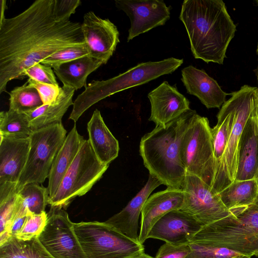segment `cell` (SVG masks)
I'll return each mask as SVG.
<instances>
[{
  "mask_svg": "<svg viewBox=\"0 0 258 258\" xmlns=\"http://www.w3.org/2000/svg\"><path fill=\"white\" fill-rule=\"evenodd\" d=\"M62 122L33 132L26 164L17 183L19 190L29 183H42L48 178L55 159L67 137Z\"/></svg>",
  "mask_w": 258,
  "mask_h": 258,
  "instance_id": "cell-10",
  "label": "cell"
},
{
  "mask_svg": "<svg viewBox=\"0 0 258 258\" xmlns=\"http://www.w3.org/2000/svg\"><path fill=\"white\" fill-rule=\"evenodd\" d=\"M0 258H54L35 237L23 241L12 236L0 246Z\"/></svg>",
  "mask_w": 258,
  "mask_h": 258,
  "instance_id": "cell-29",
  "label": "cell"
},
{
  "mask_svg": "<svg viewBox=\"0 0 258 258\" xmlns=\"http://www.w3.org/2000/svg\"><path fill=\"white\" fill-rule=\"evenodd\" d=\"M257 52L258 53V44H257Z\"/></svg>",
  "mask_w": 258,
  "mask_h": 258,
  "instance_id": "cell-46",
  "label": "cell"
},
{
  "mask_svg": "<svg viewBox=\"0 0 258 258\" xmlns=\"http://www.w3.org/2000/svg\"><path fill=\"white\" fill-rule=\"evenodd\" d=\"M254 179L256 180V183H257V185H258V171H257V173H256V174L255 175V176Z\"/></svg>",
  "mask_w": 258,
  "mask_h": 258,
  "instance_id": "cell-42",
  "label": "cell"
},
{
  "mask_svg": "<svg viewBox=\"0 0 258 258\" xmlns=\"http://www.w3.org/2000/svg\"><path fill=\"white\" fill-rule=\"evenodd\" d=\"M180 153L186 173L198 177L211 187L215 160L211 127L207 117L195 114L182 137Z\"/></svg>",
  "mask_w": 258,
  "mask_h": 258,
  "instance_id": "cell-9",
  "label": "cell"
},
{
  "mask_svg": "<svg viewBox=\"0 0 258 258\" xmlns=\"http://www.w3.org/2000/svg\"><path fill=\"white\" fill-rule=\"evenodd\" d=\"M194 57L222 64L236 25L222 0H185L179 17Z\"/></svg>",
  "mask_w": 258,
  "mask_h": 258,
  "instance_id": "cell-2",
  "label": "cell"
},
{
  "mask_svg": "<svg viewBox=\"0 0 258 258\" xmlns=\"http://www.w3.org/2000/svg\"><path fill=\"white\" fill-rule=\"evenodd\" d=\"M258 171V103L243 128L235 180L254 179Z\"/></svg>",
  "mask_w": 258,
  "mask_h": 258,
  "instance_id": "cell-20",
  "label": "cell"
},
{
  "mask_svg": "<svg viewBox=\"0 0 258 258\" xmlns=\"http://www.w3.org/2000/svg\"><path fill=\"white\" fill-rule=\"evenodd\" d=\"M1 20L0 23H2L5 19L4 17L5 10L7 8L6 6V1L1 0Z\"/></svg>",
  "mask_w": 258,
  "mask_h": 258,
  "instance_id": "cell-40",
  "label": "cell"
},
{
  "mask_svg": "<svg viewBox=\"0 0 258 258\" xmlns=\"http://www.w3.org/2000/svg\"><path fill=\"white\" fill-rule=\"evenodd\" d=\"M115 5L130 20L127 42L156 27L164 25L170 17V7L162 0H115Z\"/></svg>",
  "mask_w": 258,
  "mask_h": 258,
  "instance_id": "cell-13",
  "label": "cell"
},
{
  "mask_svg": "<svg viewBox=\"0 0 258 258\" xmlns=\"http://www.w3.org/2000/svg\"><path fill=\"white\" fill-rule=\"evenodd\" d=\"M33 131L25 113L10 109L0 113V134L15 139L29 138Z\"/></svg>",
  "mask_w": 258,
  "mask_h": 258,
  "instance_id": "cell-30",
  "label": "cell"
},
{
  "mask_svg": "<svg viewBox=\"0 0 258 258\" xmlns=\"http://www.w3.org/2000/svg\"><path fill=\"white\" fill-rule=\"evenodd\" d=\"M89 141L96 156L103 164L109 165L118 155L117 139L106 125L100 111L96 109L87 124Z\"/></svg>",
  "mask_w": 258,
  "mask_h": 258,
  "instance_id": "cell-22",
  "label": "cell"
},
{
  "mask_svg": "<svg viewBox=\"0 0 258 258\" xmlns=\"http://www.w3.org/2000/svg\"><path fill=\"white\" fill-rule=\"evenodd\" d=\"M103 63L90 55L59 64L54 68V72L61 81L63 86L75 90L86 87L87 77Z\"/></svg>",
  "mask_w": 258,
  "mask_h": 258,
  "instance_id": "cell-25",
  "label": "cell"
},
{
  "mask_svg": "<svg viewBox=\"0 0 258 258\" xmlns=\"http://www.w3.org/2000/svg\"><path fill=\"white\" fill-rule=\"evenodd\" d=\"M183 62V59L174 57L141 62L107 80L93 81L75 99L69 119L76 123L85 111L99 101L123 90L147 83L161 76L171 74Z\"/></svg>",
  "mask_w": 258,
  "mask_h": 258,
  "instance_id": "cell-5",
  "label": "cell"
},
{
  "mask_svg": "<svg viewBox=\"0 0 258 258\" xmlns=\"http://www.w3.org/2000/svg\"><path fill=\"white\" fill-rule=\"evenodd\" d=\"M184 200L181 211L205 226L231 215L218 194L198 177L186 173L182 187Z\"/></svg>",
  "mask_w": 258,
  "mask_h": 258,
  "instance_id": "cell-12",
  "label": "cell"
},
{
  "mask_svg": "<svg viewBox=\"0 0 258 258\" xmlns=\"http://www.w3.org/2000/svg\"><path fill=\"white\" fill-rule=\"evenodd\" d=\"M0 184L18 183L27 162L30 138L15 139L0 134Z\"/></svg>",
  "mask_w": 258,
  "mask_h": 258,
  "instance_id": "cell-21",
  "label": "cell"
},
{
  "mask_svg": "<svg viewBox=\"0 0 258 258\" xmlns=\"http://www.w3.org/2000/svg\"><path fill=\"white\" fill-rule=\"evenodd\" d=\"M75 90L63 86L56 99L43 104L35 110L26 113L33 132L61 122V119L69 107L73 105V97Z\"/></svg>",
  "mask_w": 258,
  "mask_h": 258,
  "instance_id": "cell-24",
  "label": "cell"
},
{
  "mask_svg": "<svg viewBox=\"0 0 258 258\" xmlns=\"http://www.w3.org/2000/svg\"><path fill=\"white\" fill-rule=\"evenodd\" d=\"M253 204L258 206V195H257Z\"/></svg>",
  "mask_w": 258,
  "mask_h": 258,
  "instance_id": "cell-43",
  "label": "cell"
},
{
  "mask_svg": "<svg viewBox=\"0 0 258 258\" xmlns=\"http://www.w3.org/2000/svg\"><path fill=\"white\" fill-rule=\"evenodd\" d=\"M47 220V214L45 211L40 214L28 212L21 230L15 237L23 241L38 237L45 227Z\"/></svg>",
  "mask_w": 258,
  "mask_h": 258,
  "instance_id": "cell-35",
  "label": "cell"
},
{
  "mask_svg": "<svg viewBox=\"0 0 258 258\" xmlns=\"http://www.w3.org/2000/svg\"><path fill=\"white\" fill-rule=\"evenodd\" d=\"M253 255L256 256H258V250L254 253Z\"/></svg>",
  "mask_w": 258,
  "mask_h": 258,
  "instance_id": "cell-44",
  "label": "cell"
},
{
  "mask_svg": "<svg viewBox=\"0 0 258 258\" xmlns=\"http://www.w3.org/2000/svg\"><path fill=\"white\" fill-rule=\"evenodd\" d=\"M47 214L45 227L37 237L46 250L54 258H87L64 209L51 206Z\"/></svg>",
  "mask_w": 258,
  "mask_h": 258,
  "instance_id": "cell-11",
  "label": "cell"
},
{
  "mask_svg": "<svg viewBox=\"0 0 258 258\" xmlns=\"http://www.w3.org/2000/svg\"><path fill=\"white\" fill-rule=\"evenodd\" d=\"M190 252L188 244L175 245L165 242L154 258H186Z\"/></svg>",
  "mask_w": 258,
  "mask_h": 258,
  "instance_id": "cell-38",
  "label": "cell"
},
{
  "mask_svg": "<svg viewBox=\"0 0 258 258\" xmlns=\"http://www.w3.org/2000/svg\"><path fill=\"white\" fill-rule=\"evenodd\" d=\"M257 81H258V71H257Z\"/></svg>",
  "mask_w": 258,
  "mask_h": 258,
  "instance_id": "cell-45",
  "label": "cell"
},
{
  "mask_svg": "<svg viewBox=\"0 0 258 258\" xmlns=\"http://www.w3.org/2000/svg\"><path fill=\"white\" fill-rule=\"evenodd\" d=\"M23 76L28 77L38 82L59 86L51 68L37 63L26 69Z\"/></svg>",
  "mask_w": 258,
  "mask_h": 258,
  "instance_id": "cell-36",
  "label": "cell"
},
{
  "mask_svg": "<svg viewBox=\"0 0 258 258\" xmlns=\"http://www.w3.org/2000/svg\"><path fill=\"white\" fill-rule=\"evenodd\" d=\"M17 183L0 184V246L12 237L10 229L19 200Z\"/></svg>",
  "mask_w": 258,
  "mask_h": 258,
  "instance_id": "cell-27",
  "label": "cell"
},
{
  "mask_svg": "<svg viewBox=\"0 0 258 258\" xmlns=\"http://www.w3.org/2000/svg\"><path fill=\"white\" fill-rule=\"evenodd\" d=\"M78 132L76 124L67 136L51 167L47 190L49 198L54 196L63 176L71 165L84 141Z\"/></svg>",
  "mask_w": 258,
  "mask_h": 258,
  "instance_id": "cell-23",
  "label": "cell"
},
{
  "mask_svg": "<svg viewBox=\"0 0 258 258\" xmlns=\"http://www.w3.org/2000/svg\"><path fill=\"white\" fill-rule=\"evenodd\" d=\"M73 227L87 258H127L144 252L143 244L104 222L74 223Z\"/></svg>",
  "mask_w": 258,
  "mask_h": 258,
  "instance_id": "cell-7",
  "label": "cell"
},
{
  "mask_svg": "<svg viewBox=\"0 0 258 258\" xmlns=\"http://www.w3.org/2000/svg\"><path fill=\"white\" fill-rule=\"evenodd\" d=\"M55 0H37L18 15L0 23V93L12 80L54 52L85 44L81 24L55 21Z\"/></svg>",
  "mask_w": 258,
  "mask_h": 258,
  "instance_id": "cell-1",
  "label": "cell"
},
{
  "mask_svg": "<svg viewBox=\"0 0 258 258\" xmlns=\"http://www.w3.org/2000/svg\"><path fill=\"white\" fill-rule=\"evenodd\" d=\"M81 28L90 56L106 64L119 42L116 26L109 19L89 12L84 16Z\"/></svg>",
  "mask_w": 258,
  "mask_h": 258,
  "instance_id": "cell-14",
  "label": "cell"
},
{
  "mask_svg": "<svg viewBox=\"0 0 258 258\" xmlns=\"http://www.w3.org/2000/svg\"><path fill=\"white\" fill-rule=\"evenodd\" d=\"M181 80L187 93L197 97L208 109L220 108L229 95L223 91L216 81L204 70L191 65L181 70Z\"/></svg>",
  "mask_w": 258,
  "mask_h": 258,
  "instance_id": "cell-18",
  "label": "cell"
},
{
  "mask_svg": "<svg viewBox=\"0 0 258 258\" xmlns=\"http://www.w3.org/2000/svg\"><path fill=\"white\" fill-rule=\"evenodd\" d=\"M256 2H257V5H258V0L256 1Z\"/></svg>",
  "mask_w": 258,
  "mask_h": 258,
  "instance_id": "cell-47",
  "label": "cell"
},
{
  "mask_svg": "<svg viewBox=\"0 0 258 258\" xmlns=\"http://www.w3.org/2000/svg\"><path fill=\"white\" fill-rule=\"evenodd\" d=\"M217 117L216 125L211 128L215 170L224 155L232 124L233 111L229 99L222 105Z\"/></svg>",
  "mask_w": 258,
  "mask_h": 258,
  "instance_id": "cell-28",
  "label": "cell"
},
{
  "mask_svg": "<svg viewBox=\"0 0 258 258\" xmlns=\"http://www.w3.org/2000/svg\"><path fill=\"white\" fill-rule=\"evenodd\" d=\"M233 121L225 151L215 170L212 188L217 194L236 178L240 139L246 121L258 103V88L247 85L230 94Z\"/></svg>",
  "mask_w": 258,
  "mask_h": 258,
  "instance_id": "cell-6",
  "label": "cell"
},
{
  "mask_svg": "<svg viewBox=\"0 0 258 258\" xmlns=\"http://www.w3.org/2000/svg\"><path fill=\"white\" fill-rule=\"evenodd\" d=\"M108 166L99 161L89 140H85L48 204L66 208L75 198L89 191Z\"/></svg>",
  "mask_w": 258,
  "mask_h": 258,
  "instance_id": "cell-8",
  "label": "cell"
},
{
  "mask_svg": "<svg viewBox=\"0 0 258 258\" xmlns=\"http://www.w3.org/2000/svg\"><path fill=\"white\" fill-rule=\"evenodd\" d=\"M87 55H90L85 43L59 50L45 58L41 63L54 68L62 63Z\"/></svg>",
  "mask_w": 258,
  "mask_h": 258,
  "instance_id": "cell-34",
  "label": "cell"
},
{
  "mask_svg": "<svg viewBox=\"0 0 258 258\" xmlns=\"http://www.w3.org/2000/svg\"><path fill=\"white\" fill-rule=\"evenodd\" d=\"M151 104L149 121L165 125L190 109L189 100L176 87L164 81L148 94Z\"/></svg>",
  "mask_w": 258,
  "mask_h": 258,
  "instance_id": "cell-16",
  "label": "cell"
},
{
  "mask_svg": "<svg viewBox=\"0 0 258 258\" xmlns=\"http://www.w3.org/2000/svg\"><path fill=\"white\" fill-rule=\"evenodd\" d=\"M9 100L10 109L25 114L44 104L37 89L27 83L12 90Z\"/></svg>",
  "mask_w": 258,
  "mask_h": 258,
  "instance_id": "cell-31",
  "label": "cell"
},
{
  "mask_svg": "<svg viewBox=\"0 0 258 258\" xmlns=\"http://www.w3.org/2000/svg\"><path fill=\"white\" fill-rule=\"evenodd\" d=\"M162 184L156 177L149 174L145 185L119 213L104 222L129 237L139 241V219L143 207L151 192Z\"/></svg>",
  "mask_w": 258,
  "mask_h": 258,
  "instance_id": "cell-19",
  "label": "cell"
},
{
  "mask_svg": "<svg viewBox=\"0 0 258 258\" xmlns=\"http://www.w3.org/2000/svg\"><path fill=\"white\" fill-rule=\"evenodd\" d=\"M127 258H154L150 255L146 254L145 252L135 254Z\"/></svg>",
  "mask_w": 258,
  "mask_h": 258,
  "instance_id": "cell-41",
  "label": "cell"
},
{
  "mask_svg": "<svg viewBox=\"0 0 258 258\" xmlns=\"http://www.w3.org/2000/svg\"><path fill=\"white\" fill-rule=\"evenodd\" d=\"M190 252L186 258H249L226 248L201 242H190Z\"/></svg>",
  "mask_w": 258,
  "mask_h": 258,
  "instance_id": "cell-33",
  "label": "cell"
},
{
  "mask_svg": "<svg viewBox=\"0 0 258 258\" xmlns=\"http://www.w3.org/2000/svg\"><path fill=\"white\" fill-rule=\"evenodd\" d=\"M22 205L32 214H40L45 212L49 196L47 188L38 183H29L18 192Z\"/></svg>",
  "mask_w": 258,
  "mask_h": 258,
  "instance_id": "cell-32",
  "label": "cell"
},
{
  "mask_svg": "<svg viewBox=\"0 0 258 258\" xmlns=\"http://www.w3.org/2000/svg\"><path fill=\"white\" fill-rule=\"evenodd\" d=\"M79 0H55L53 8L54 19L57 22L70 20L71 16L81 5Z\"/></svg>",
  "mask_w": 258,
  "mask_h": 258,
  "instance_id": "cell-37",
  "label": "cell"
},
{
  "mask_svg": "<svg viewBox=\"0 0 258 258\" xmlns=\"http://www.w3.org/2000/svg\"><path fill=\"white\" fill-rule=\"evenodd\" d=\"M38 91L44 104L54 102L59 95L61 87L38 82L29 78L27 82Z\"/></svg>",
  "mask_w": 258,
  "mask_h": 258,
  "instance_id": "cell-39",
  "label": "cell"
},
{
  "mask_svg": "<svg viewBox=\"0 0 258 258\" xmlns=\"http://www.w3.org/2000/svg\"><path fill=\"white\" fill-rule=\"evenodd\" d=\"M203 225L180 210L171 211L158 220L148 238L158 239L175 245L188 244Z\"/></svg>",
  "mask_w": 258,
  "mask_h": 258,
  "instance_id": "cell-15",
  "label": "cell"
},
{
  "mask_svg": "<svg viewBox=\"0 0 258 258\" xmlns=\"http://www.w3.org/2000/svg\"><path fill=\"white\" fill-rule=\"evenodd\" d=\"M218 194L230 210L253 204L258 195V185L254 179L235 180Z\"/></svg>",
  "mask_w": 258,
  "mask_h": 258,
  "instance_id": "cell-26",
  "label": "cell"
},
{
  "mask_svg": "<svg viewBox=\"0 0 258 258\" xmlns=\"http://www.w3.org/2000/svg\"><path fill=\"white\" fill-rule=\"evenodd\" d=\"M196 110L189 109L163 125H156L141 139L140 153L149 174L167 187L181 188L186 170L180 158L182 137Z\"/></svg>",
  "mask_w": 258,
  "mask_h": 258,
  "instance_id": "cell-3",
  "label": "cell"
},
{
  "mask_svg": "<svg viewBox=\"0 0 258 258\" xmlns=\"http://www.w3.org/2000/svg\"><path fill=\"white\" fill-rule=\"evenodd\" d=\"M184 200L182 189L170 187L150 196L141 212L139 242L143 244L153 225L164 215L171 211L180 210Z\"/></svg>",
  "mask_w": 258,
  "mask_h": 258,
  "instance_id": "cell-17",
  "label": "cell"
},
{
  "mask_svg": "<svg viewBox=\"0 0 258 258\" xmlns=\"http://www.w3.org/2000/svg\"><path fill=\"white\" fill-rule=\"evenodd\" d=\"M230 211L231 215L203 226L189 243L224 247L251 258L258 250V206L252 204Z\"/></svg>",
  "mask_w": 258,
  "mask_h": 258,
  "instance_id": "cell-4",
  "label": "cell"
}]
</instances>
